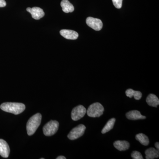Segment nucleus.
Returning a JSON list of instances; mask_svg holds the SVG:
<instances>
[{
  "mask_svg": "<svg viewBox=\"0 0 159 159\" xmlns=\"http://www.w3.org/2000/svg\"><path fill=\"white\" fill-rule=\"evenodd\" d=\"M61 6L63 11L66 13L72 12L74 10V6L68 0H62L61 2Z\"/></svg>",
  "mask_w": 159,
  "mask_h": 159,
  "instance_id": "nucleus-13",
  "label": "nucleus"
},
{
  "mask_svg": "<svg viewBox=\"0 0 159 159\" xmlns=\"http://www.w3.org/2000/svg\"><path fill=\"white\" fill-rule=\"evenodd\" d=\"M86 129L85 125L80 124L73 129L68 135V138L70 140H76L82 136L84 133Z\"/></svg>",
  "mask_w": 159,
  "mask_h": 159,
  "instance_id": "nucleus-5",
  "label": "nucleus"
},
{
  "mask_svg": "<svg viewBox=\"0 0 159 159\" xmlns=\"http://www.w3.org/2000/svg\"><path fill=\"white\" fill-rule=\"evenodd\" d=\"M0 107L4 111L16 115L21 113L25 109V104L19 102H4L1 104Z\"/></svg>",
  "mask_w": 159,
  "mask_h": 159,
  "instance_id": "nucleus-1",
  "label": "nucleus"
},
{
  "mask_svg": "<svg viewBox=\"0 0 159 159\" xmlns=\"http://www.w3.org/2000/svg\"><path fill=\"white\" fill-rule=\"evenodd\" d=\"M56 159H66L65 157L64 156H59L56 158Z\"/></svg>",
  "mask_w": 159,
  "mask_h": 159,
  "instance_id": "nucleus-23",
  "label": "nucleus"
},
{
  "mask_svg": "<svg viewBox=\"0 0 159 159\" xmlns=\"http://www.w3.org/2000/svg\"><path fill=\"white\" fill-rule=\"evenodd\" d=\"M114 6L117 9H121L122 7V0H112Z\"/></svg>",
  "mask_w": 159,
  "mask_h": 159,
  "instance_id": "nucleus-20",
  "label": "nucleus"
},
{
  "mask_svg": "<svg viewBox=\"0 0 159 159\" xmlns=\"http://www.w3.org/2000/svg\"><path fill=\"white\" fill-rule=\"evenodd\" d=\"M146 159H153L158 158L159 156V150L154 148H150L145 151Z\"/></svg>",
  "mask_w": 159,
  "mask_h": 159,
  "instance_id": "nucleus-15",
  "label": "nucleus"
},
{
  "mask_svg": "<svg viewBox=\"0 0 159 159\" xmlns=\"http://www.w3.org/2000/svg\"><path fill=\"white\" fill-rule=\"evenodd\" d=\"M115 148L120 151L128 150L129 148V143L125 141H116L114 143Z\"/></svg>",
  "mask_w": 159,
  "mask_h": 159,
  "instance_id": "nucleus-12",
  "label": "nucleus"
},
{
  "mask_svg": "<svg viewBox=\"0 0 159 159\" xmlns=\"http://www.w3.org/2000/svg\"><path fill=\"white\" fill-rule=\"evenodd\" d=\"M27 11L31 13V16L34 19L39 20L43 17L45 15L43 10L39 7H34L32 8H27Z\"/></svg>",
  "mask_w": 159,
  "mask_h": 159,
  "instance_id": "nucleus-8",
  "label": "nucleus"
},
{
  "mask_svg": "<svg viewBox=\"0 0 159 159\" xmlns=\"http://www.w3.org/2000/svg\"><path fill=\"white\" fill-rule=\"evenodd\" d=\"M42 115L40 113L35 114L29 119L26 126L29 136L32 135L35 132L40 125Z\"/></svg>",
  "mask_w": 159,
  "mask_h": 159,
  "instance_id": "nucleus-2",
  "label": "nucleus"
},
{
  "mask_svg": "<svg viewBox=\"0 0 159 159\" xmlns=\"http://www.w3.org/2000/svg\"><path fill=\"white\" fill-rule=\"evenodd\" d=\"M155 147H156L157 149L159 150V142H156L155 144Z\"/></svg>",
  "mask_w": 159,
  "mask_h": 159,
  "instance_id": "nucleus-22",
  "label": "nucleus"
},
{
  "mask_svg": "<svg viewBox=\"0 0 159 159\" xmlns=\"http://www.w3.org/2000/svg\"><path fill=\"white\" fill-rule=\"evenodd\" d=\"M125 94L129 98H131L134 97L136 100H140L142 97V93L141 92L134 91L132 89H128L125 91Z\"/></svg>",
  "mask_w": 159,
  "mask_h": 159,
  "instance_id": "nucleus-16",
  "label": "nucleus"
},
{
  "mask_svg": "<svg viewBox=\"0 0 159 159\" xmlns=\"http://www.w3.org/2000/svg\"><path fill=\"white\" fill-rule=\"evenodd\" d=\"M87 110L82 105H78L74 107L71 112V118L74 121H77L84 116Z\"/></svg>",
  "mask_w": 159,
  "mask_h": 159,
  "instance_id": "nucleus-6",
  "label": "nucleus"
},
{
  "mask_svg": "<svg viewBox=\"0 0 159 159\" xmlns=\"http://www.w3.org/2000/svg\"><path fill=\"white\" fill-rule=\"evenodd\" d=\"M41 159H44V158H41Z\"/></svg>",
  "mask_w": 159,
  "mask_h": 159,
  "instance_id": "nucleus-24",
  "label": "nucleus"
},
{
  "mask_svg": "<svg viewBox=\"0 0 159 159\" xmlns=\"http://www.w3.org/2000/svg\"><path fill=\"white\" fill-rule=\"evenodd\" d=\"M104 111V107L101 103L95 102L89 107L86 112L89 117L97 118L101 116Z\"/></svg>",
  "mask_w": 159,
  "mask_h": 159,
  "instance_id": "nucleus-3",
  "label": "nucleus"
},
{
  "mask_svg": "<svg viewBox=\"0 0 159 159\" xmlns=\"http://www.w3.org/2000/svg\"><path fill=\"white\" fill-rule=\"evenodd\" d=\"M146 101L148 105L152 107H157L159 104L158 98L153 94H150L148 95Z\"/></svg>",
  "mask_w": 159,
  "mask_h": 159,
  "instance_id": "nucleus-14",
  "label": "nucleus"
},
{
  "mask_svg": "<svg viewBox=\"0 0 159 159\" xmlns=\"http://www.w3.org/2000/svg\"><path fill=\"white\" fill-rule=\"evenodd\" d=\"M136 139L140 142L142 145L147 146L149 143V140L148 137L144 134L141 133L136 135Z\"/></svg>",
  "mask_w": 159,
  "mask_h": 159,
  "instance_id": "nucleus-17",
  "label": "nucleus"
},
{
  "mask_svg": "<svg viewBox=\"0 0 159 159\" xmlns=\"http://www.w3.org/2000/svg\"><path fill=\"white\" fill-rule=\"evenodd\" d=\"M9 153L10 148L7 142L3 139H0V155L3 157L7 158Z\"/></svg>",
  "mask_w": 159,
  "mask_h": 159,
  "instance_id": "nucleus-10",
  "label": "nucleus"
},
{
  "mask_svg": "<svg viewBox=\"0 0 159 159\" xmlns=\"http://www.w3.org/2000/svg\"><path fill=\"white\" fill-rule=\"evenodd\" d=\"M60 34L65 38L68 39L75 40L78 37V34L76 31L71 30L63 29L60 31Z\"/></svg>",
  "mask_w": 159,
  "mask_h": 159,
  "instance_id": "nucleus-9",
  "label": "nucleus"
},
{
  "mask_svg": "<svg viewBox=\"0 0 159 159\" xmlns=\"http://www.w3.org/2000/svg\"><path fill=\"white\" fill-rule=\"evenodd\" d=\"M59 127V123L57 121L51 120L48 122L43 128L45 135L51 136L57 132Z\"/></svg>",
  "mask_w": 159,
  "mask_h": 159,
  "instance_id": "nucleus-4",
  "label": "nucleus"
},
{
  "mask_svg": "<svg viewBox=\"0 0 159 159\" xmlns=\"http://www.w3.org/2000/svg\"><path fill=\"white\" fill-rule=\"evenodd\" d=\"M116 120V119H115V118H112V119H110L107 123V124H106L104 127H103V128L102 129V134L106 133L107 132L109 131L111 129H112L114 125H115Z\"/></svg>",
  "mask_w": 159,
  "mask_h": 159,
  "instance_id": "nucleus-18",
  "label": "nucleus"
},
{
  "mask_svg": "<svg viewBox=\"0 0 159 159\" xmlns=\"http://www.w3.org/2000/svg\"><path fill=\"white\" fill-rule=\"evenodd\" d=\"M126 117L129 120H135L145 119L146 117L141 115L140 111L137 110L130 111L126 114Z\"/></svg>",
  "mask_w": 159,
  "mask_h": 159,
  "instance_id": "nucleus-11",
  "label": "nucleus"
},
{
  "mask_svg": "<svg viewBox=\"0 0 159 159\" xmlns=\"http://www.w3.org/2000/svg\"><path fill=\"white\" fill-rule=\"evenodd\" d=\"M131 157L134 159H143V157H142V154L139 152L137 151H134L132 152L131 154Z\"/></svg>",
  "mask_w": 159,
  "mask_h": 159,
  "instance_id": "nucleus-19",
  "label": "nucleus"
},
{
  "mask_svg": "<svg viewBox=\"0 0 159 159\" xmlns=\"http://www.w3.org/2000/svg\"><path fill=\"white\" fill-rule=\"evenodd\" d=\"M6 6V2L5 0H0V7H4Z\"/></svg>",
  "mask_w": 159,
  "mask_h": 159,
  "instance_id": "nucleus-21",
  "label": "nucleus"
},
{
  "mask_svg": "<svg viewBox=\"0 0 159 159\" xmlns=\"http://www.w3.org/2000/svg\"><path fill=\"white\" fill-rule=\"evenodd\" d=\"M87 25L94 30L99 31L101 30L102 28V21L99 19L95 18L92 17H89L86 20Z\"/></svg>",
  "mask_w": 159,
  "mask_h": 159,
  "instance_id": "nucleus-7",
  "label": "nucleus"
}]
</instances>
